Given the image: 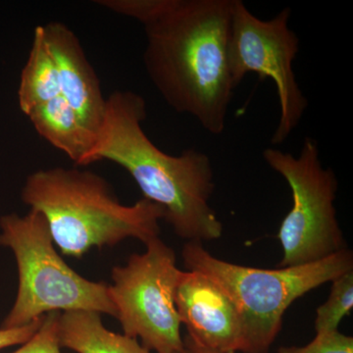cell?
<instances>
[{"label": "cell", "instance_id": "cell-1", "mask_svg": "<svg viewBox=\"0 0 353 353\" xmlns=\"http://www.w3.org/2000/svg\"><path fill=\"white\" fill-rule=\"evenodd\" d=\"M233 0H171L145 26L143 63L150 80L176 112L209 134H222L234 87L229 51Z\"/></svg>", "mask_w": 353, "mask_h": 353}, {"label": "cell", "instance_id": "cell-2", "mask_svg": "<svg viewBox=\"0 0 353 353\" xmlns=\"http://www.w3.org/2000/svg\"><path fill=\"white\" fill-rule=\"evenodd\" d=\"M146 102L131 90L106 99L105 114L88 165L108 160L129 172L143 199L163 208L164 220L183 240H219L223 224L210 199L215 190L210 158L199 150L179 155L162 152L146 136Z\"/></svg>", "mask_w": 353, "mask_h": 353}, {"label": "cell", "instance_id": "cell-3", "mask_svg": "<svg viewBox=\"0 0 353 353\" xmlns=\"http://www.w3.org/2000/svg\"><path fill=\"white\" fill-rule=\"evenodd\" d=\"M21 197L44 216L62 254L78 259L92 248H113L130 238L145 245L159 238L165 216L161 206L146 199L124 205L105 179L75 168L34 172Z\"/></svg>", "mask_w": 353, "mask_h": 353}, {"label": "cell", "instance_id": "cell-4", "mask_svg": "<svg viewBox=\"0 0 353 353\" xmlns=\"http://www.w3.org/2000/svg\"><path fill=\"white\" fill-rule=\"evenodd\" d=\"M187 271H196L219 285L238 311L243 353H268L290 304L310 290L353 270L352 250L327 259L276 270L231 263L213 256L203 243L189 241L182 250Z\"/></svg>", "mask_w": 353, "mask_h": 353}, {"label": "cell", "instance_id": "cell-5", "mask_svg": "<svg viewBox=\"0 0 353 353\" xmlns=\"http://www.w3.org/2000/svg\"><path fill=\"white\" fill-rule=\"evenodd\" d=\"M0 245L12 250L18 270L15 301L0 328H19L55 311L117 316L108 283L83 278L64 261L39 211L1 216Z\"/></svg>", "mask_w": 353, "mask_h": 353}, {"label": "cell", "instance_id": "cell-6", "mask_svg": "<svg viewBox=\"0 0 353 353\" xmlns=\"http://www.w3.org/2000/svg\"><path fill=\"white\" fill-rule=\"evenodd\" d=\"M262 155L292 190V209L278 233L284 252L280 268L314 263L345 248L334 208L338 180L323 166L317 141L304 139L297 157L276 148Z\"/></svg>", "mask_w": 353, "mask_h": 353}, {"label": "cell", "instance_id": "cell-7", "mask_svg": "<svg viewBox=\"0 0 353 353\" xmlns=\"http://www.w3.org/2000/svg\"><path fill=\"white\" fill-rule=\"evenodd\" d=\"M143 253H134L124 266L111 271L109 296L124 334L141 339V345L157 353L185 350L175 292L182 270L176 254L160 238L145 243Z\"/></svg>", "mask_w": 353, "mask_h": 353}, {"label": "cell", "instance_id": "cell-8", "mask_svg": "<svg viewBox=\"0 0 353 353\" xmlns=\"http://www.w3.org/2000/svg\"><path fill=\"white\" fill-rule=\"evenodd\" d=\"M292 10L283 9L275 17L262 20L241 0H233L230 34V73L234 88L248 73L269 78L277 90L280 117L271 138L272 145H282L299 126L308 101L297 83L294 62L299 39L290 28Z\"/></svg>", "mask_w": 353, "mask_h": 353}, {"label": "cell", "instance_id": "cell-9", "mask_svg": "<svg viewBox=\"0 0 353 353\" xmlns=\"http://www.w3.org/2000/svg\"><path fill=\"white\" fill-rule=\"evenodd\" d=\"M175 304L188 334L218 353L241 352L243 334L238 311L226 292L208 276L182 271Z\"/></svg>", "mask_w": 353, "mask_h": 353}, {"label": "cell", "instance_id": "cell-10", "mask_svg": "<svg viewBox=\"0 0 353 353\" xmlns=\"http://www.w3.org/2000/svg\"><path fill=\"white\" fill-rule=\"evenodd\" d=\"M41 29L44 43L57 66L60 95L97 136L103 122L106 99L80 41L75 32L60 22L53 21L41 26Z\"/></svg>", "mask_w": 353, "mask_h": 353}, {"label": "cell", "instance_id": "cell-11", "mask_svg": "<svg viewBox=\"0 0 353 353\" xmlns=\"http://www.w3.org/2000/svg\"><path fill=\"white\" fill-rule=\"evenodd\" d=\"M28 117L39 136L51 145L68 155L78 166H88L95 134L61 95L32 109Z\"/></svg>", "mask_w": 353, "mask_h": 353}, {"label": "cell", "instance_id": "cell-12", "mask_svg": "<svg viewBox=\"0 0 353 353\" xmlns=\"http://www.w3.org/2000/svg\"><path fill=\"white\" fill-rule=\"evenodd\" d=\"M58 341L60 347L77 353H152L137 339L109 331L101 314L92 311L60 313Z\"/></svg>", "mask_w": 353, "mask_h": 353}, {"label": "cell", "instance_id": "cell-13", "mask_svg": "<svg viewBox=\"0 0 353 353\" xmlns=\"http://www.w3.org/2000/svg\"><path fill=\"white\" fill-rule=\"evenodd\" d=\"M57 97H60L59 77L39 26L34 29L29 58L21 74L19 108L28 116L32 109Z\"/></svg>", "mask_w": 353, "mask_h": 353}, {"label": "cell", "instance_id": "cell-14", "mask_svg": "<svg viewBox=\"0 0 353 353\" xmlns=\"http://www.w3.org/2000/svg\"><path fill=\"white\" fill-rule=\"evenodd\" d=\"M332 283L329 299L316 311V334L338 331L339 325L353 307V270Z\"/></svg>", "mask_w": 353, "mask_h": 353}, {"label": "cell", "instance_id": "cell-15", "mask_svg": "<svg viewBox=\"0 0 353 353\" xmlns=\"http://www.w3.org/2000/svg\"><path fill=\"white\" fill-rule=\"evenodd\" d=\"M171 0H97V6L136 19L145 26L157 19L166 10Z\"/></svg>", "mask_w": 353, "mask_h": 353}, {"label": "cell", "instance_id": "cell-16", "mask_svg": "<svg viewBox=\"0 0 353 353\" xmlns=\"http://www.w3.org/2000/svg\"><path fill=\"white\" fill-rule=\"evenodd\" d=\"M60 313L55 311L44 315L43 324L39 331L32 336L31 340L12 353H61L58 341Z\"/></svg>", "mask_w": 353, "mask_h": 353}, {"label": "cell", "instance_id": "cell-17", "mask_svg": "<svg viewBox=\"0 0 353 353\" xmlns=\"http://www.w3.org/2000/svg\"><path fill=\"white\" fill-rule=\"evenodd\" d=\"M277 353H353V338L339 331L319 334L304 347H282Z\"/></svg>", "mask_w": 353, "mask_h": 353}, {"label": "cell", "instance_id": "cell-18", "mask_svg": "<svg viewBox=\"0 0 353 353\" xmlns=\"http://www.w3.org/2000/svg\"><path fill=\"white\" fill-rule=\"evenodd\" d=\"M43 318L44 316L19 328H0V350L13 345H22L31 340L32 336L41 328Z\"/></svg>", "mask_w": 353, "mask_h": 353}, {"label": "cell", "instance_id": "cell-19", "mask_svg": "<svg viewBox=\"0 0 353 353\" xmlns=\"http://www.w3.org/2000/svg\"><path fill=\"white\" fill-rule=\"evenodd\" d=\"M183 345H185V347L190 353H218L214 352V350H210V348L204 347L199 341L194 340L189 334H187L185 339H183Z\"/></svg>", "mask_w": 353, "mask_h": 353}, {"label": "cell", "instance_id": "cell-20", "mask_svg": "<svg viewBox=\"0 0 353 353\" xmlns=\"http://www.w3.org/2000/svg\"><path fill=\"white\" fill-rule=\"evenodd\" d=\"M176 353H190L189 350H187V348L185 347V350H181V352H178Z\"/></svg>", "mask_w": 353, "mask_h": 353}]
</instances>
